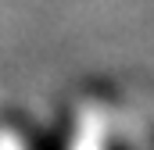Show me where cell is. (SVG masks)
Wrapping results in <instances>:
<instances>
[{
  "label": "cell",
  "mask_w": 154,
  "mask_h": 150,
  "mask_svg": "<svg viewBox=\"0 0 154 150\" xmlns=\"http://www.w3.org/2000/svg\"><path fill=\"white\" fill-rule=\"evenodd\" d=\"M72 150H118L115 140V107L100 97L93 107L75 118V147Z\"/></svg>",
  "instance_id": "6da1fadb"
}]
</instances>
